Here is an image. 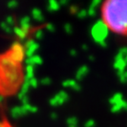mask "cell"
<instances>
[{"mask_svg": "<svg viewBox=\"0 0 127 127\" xmlns=\"http://www.w3.org/2000/svg\"><path fill=\"white\" fill-rule=\"evenodd\" d=\"M102 21L116 34H127V0H105Z\"/></svg>", "mask_w": 127, "mask_h": 127, "instance_id": "1", "label": "cell"}, {"mask_svg": "<svg viewBox=\"0 0 127 127\" xmlns=\"http://www.w3.org/2000/svg\"><path fill=\"white\" fill-rule=\"evenodd\" d=\"M109 28L108 26L101 20H98L96 21L92 28H91V36L93 38V40L98 43L99 45H101L102 47H105L106 46V39L108 37V34H109Z\"/></svg>", "mask_w": 127, "mask_h": 127, "instance_id": "2", "label": "cell"}, {"mask_svg": "<svg viewBox=\"0 0 127 127\" xmlns=\"http://www.w3.org/2000/svg\"><path fill=\"white\" fill-rule=\"evenodd\" d=\"M8 56L10 57L11 60H13L14 62L20 63L24 60V57H25V50H24V47L19 44V43H15L12 45V47L10 48V51L8 53Z\"/></svg>", "mask_w": 127, "mask_h": 127, "instance_id": "3", "label": "cell"}, {"mask_svg": "<svg viewBox=\"0 0 127 127\" xmlns=\"http://www.w3.org/2000/svg\"><path fill=\"white\" fill-rule=\"evenodd\" d=\"M126 53H127V47H124V48H121L115 56L114 67L117 70H119L120 72H123V70H124V68L126 67V64H127V62L124 58Z\"/></svg>", "mask_w": 127, "mask_h": 127, "instance_id": "4", "label": "cell"}, {"mask_svg": "<svg viewBox=\"0 0 127 127\" xmlns=\"http://www.w3.org/2000/svg\"><path fill=\"white\" fill-rule=\"evenodd\" d=\"M39 48V45L36 41L30 39L26 42L25 44V56L28 58V57H32L33 55H35V52L36 50Z\"/></svg>", "mask_w": 127, "mask_h": 127, "instance_id": "5", "label": "cell"}, {"mask_svg": "<svg viewBox=\"0 0 127 127\" xmlns=\"http://www.w3.org/2000/svg\"><path fill=\"white\" fill-rule=\"evenodd\" d=\"M25 63L26 65H37V64H41L42 63V59L39 55H33L32 57H28L25 59Z\"/></svg>", "mask_w": 127, "mask_h": 127, "instance_id": "6", "label": "cell"}, {"mask_svg": "<svg viewBox=\"0 0 127 127\" xmlns=\"http://www.w3.org/2000/svg\"><path fill=\"white\" fill-rule=\"evenodd\" d=\"M20 28L28 32V30L30 29V18L28 16H25L20 20Z\"/></svg>", "mask_w": 127, "mask_h": 127, "instance_id": "7", "label": "cell"}, {"mask_svg": "<svg viewBox=\"0 0 127 127\" xmlns=\"http://www.w3.org/2000/svg\"><path fill=\"white\" fill-rule=\"evenodd\" d=\"M13 32L16 34V36L18 37V38H20V39H24L26 36H27V31H25V30H23V29H21L20 27H14L13 28Z\"/></svg>", "mask_w": 127, "mask_h": 127, "instance_id": "8", "label": "cell"}, {"mask_svg": "<svg viewBox=\"0 0 127 127\" xmlns=\"http://www.w3.org/2000/svg\"><path fill=\"white\" fill-rule=\"evenodd\" d=\"M31 14H32V17H33L35 20H37V21H43V19H44L41 10L38 9V8L32 9V11H31Z\"/></svg>", "mask_w": 127, "mask_h": 127, "instance_id": "9", "label": "cell"}, {"mask_svg": "<svg viewBox=\"0 0 127 127\" xmlns=\"http://www.w3.org/2000/svg\"><path fill=\"white\" fill-rule=\"evenodd\" d=\"M59 7V1H57V0H48V9L50 11H57Z\"/></svg>", "mask_w": 127, "mask_h": 127, "instance_id": "10", "label": "cell"}, {"mask_svg": "<svg viewBox=\"0 0 127 127\" xmlns=\"http://www.w3.org/2000/svg\"><path fill=\"white\" fill-rule=\"evenodd\" d=\"M0 27H1V29L4 31L5 33H8V34H11L13 32V28L11 26H9L5 21L1 22V24H0Z\"/></svg>", "mask_w": 127, "mask_h": 127, "instance_id": "11", "label": "cell"}, {"mask_svg": "<svg viewBox=\"0 0 127 127\" xmlns=\"http://www.w3.org/2000/svg\"><path fill=\"white\" fill-rule=\"evenodd\" d=\"M87 12H88V16L93 17V16L96 15V13H97V8H96V7H94V6H91V5H90V7L88 8Z\"/></svg>", "mask_w": 127, "mask_h": 127, "instance_id": "12", "label": "cell"}, {"mask_svg": "<svg viewBox=\"0 0 127 127\" xmlns=\"http://www.w3.org/2000/svg\"><path fill=\"white\" fill-rule=\"evenodd\" d=\"M77 16H78L79 18H81V19H83V18L87 17V16H88L87 9H81L80 11H78V12H77Z\"/></svg>", "mask_w": 127, "mask_h": 127, "instance_id": "13", "label": "cell"}, {"mask_svg": "<svg viewBox=\"0 0 127 127\" xmlns=\"http://www.w3.org/2000/svg\"><path fill=\"white\" fill-rule=\"evenodd\" d=\"M87 71H88V68H87L86 66H82V67L78 70V74H77V76H78V77L83 76L84 74H86V73H87Z\"/></svg>", "mask_w": 127, "mask_h": 127, "instance_id": "14", "label": "cell"}, {"mask_svg": "<svg viewBox=\"0 0 127 127\" xmlns=\"http://www.w3.org/2000/svg\"><path fill=\"white\" fill-rule=\"evenodd\" d=\"M5 22H6L9 26H11V27L15 25V20H14V18H13L12 16H7V18H6Z\"/></svg>", "mask_w": 127, "mask_h": 127, "instance_id": "15", "label": "cell"}, {"mask_svg": "<svg viewBox=\"0 0 127 127\" xmlns=\"http://www.w3.org/2000/svg\"><path fill=\"white\" fill-rule=\"evenodd\" d=\"M43 35H44V32H43V30H37L36 31V33H35V37H36V39H38V40H40V39H42L43 38Z\"/></svg>", "mask_w": 127, "mask_h": 127, "instance_id": "16", "label": "cell"}, {"mask_svg": "<svg viewBox=\"0 0 127 127\" xmlns=\"http://www.w3.org/2000/svg\"><path fill=\"white\" fill-rule=\"evenodd\" d=\"M17 5H18V3H17L16 0H11V1H9V2H8V4H7V6H8L10 9L15 8Z\"/></svg>", "mask_w": 127, "mask_h": 127, "instance_id": "17", "label": "cell"}, {"mask_svg": "<svg viewBox=\"0 0 127 127\" xmlns=\"http://www.w3.org/2000/svg\"><path fill=\"white\" fill-rule=\"evenodd\" d=\"M64 30L66 31L67 34H70V33H72V26L70 24H66V25H64Z\"/></svg>", "mask_w": 127, "mask_h": 127, "instance_id": "18", "label": "cell"}, {"mask_svg": "<svg viewBox=\"0 0 127 127\" xmlns=\"http://www.w3.org/2000/svg\"><path fill=\"white\" fill-rule=\"evenodd\" d=\"M102 2V0H92V3H91V6H94V7H96L99 6Z\"/></svg>", "mask_w": 127, "mask_h": 127, "instance_id": "19", "label": "cell"}, {"mask_svg": "<svg viewBox=\"0 0 127 127\" xmlns=\"http://www.w3.org/2000/svg\"><path fill=\"white\" fill-rule=\"evenodd\" d=\"M46 29L49 31V32H54V30H55V28H54V26L52 24H47L46 25Z\"/></svg>", "mask_w": 127, "mask_h": 127, "instance_id": "20", "label": "cell"}, {"mask_svg": "<svg viewBox=\"0 0 127 127\" xmlns=\"http://www.w3.org/2000/svg\"><path fill=\"white\" fill-rule=\"evenodd\" d=\"M69 1H70V0H60L59 4H60V5H65V4H67Z\"/></svg>", "mask_w": 127, "mask_h": 127, "instance_id": "21", "label": "cell"}, {"mask_svg": "<svg viewBox=\"0 0 127 127\" xmlns=\"http://www.w3.org/2000/svg\"><path fill=\"white\" fill-rule=\"evenodd\" d=\"M70 9H71V12H78V10H77V6H72Z\"/></svg>", "mask_w": 127, "mask_h": 127, "instance_id": "22", "label": "cell"}, {"mask_svg": "<svg viewBox=\"0 0 127 127\" xmlns=\"http://www.w3.org/2000/svg\"><path fill=\"white\" fill-rule=\"evenodd\" d=\"M70 54H71V55H73V56H75V55H76V51H75L74 49H72V50L70 51Z\"/></svg>", "mask_w": 127, "mask_h": 127, "instance_id": "23", "label": "cell"}, {"mask_svg": "<svg viewBox=\"0 0 127 127\" xmlns=\"http://www.w3.org/2000/svg\"><path fill=\"white\" fill-rule=\"evenodd\" d=\"M83 50H87V46L86 45H83Z\"/></svg>", "mask_w": 127, "mask_h": 127, "instance_id": "24", "label": "cell"}]
</instances>
